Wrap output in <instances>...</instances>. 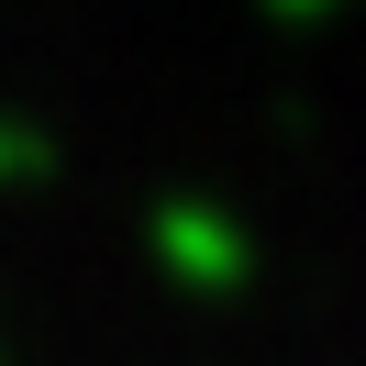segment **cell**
Here are the masks:
<instances>
[{
  "label": "cell",
  "instance_id": "obj_1",
  "mask_svg": "<svg viewBox=\"0 0 366 366\" xmlns=\"http://www.w3.org/2000/svg\"><path fill=\"white\" fill-rule=\"evenodd\" d=\"M156 267L178 277V289L222 300V289H244V277H255V244H244V222H233V211L178 200V211H156Z\"/></svg>",
  "mask_w": 366,
  "mask_h": 366
}]
</instances>
